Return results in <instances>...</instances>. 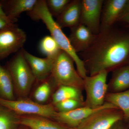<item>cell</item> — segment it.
Segmentation results:
<instances>
[{
    "instance_id": "1",
    "label": "cell",
    "mask_w": 129,
    "mask_h": 129,
    "mask_svg": "<svg viewBox=\"0 0 129 129\" xmlns=\"http://www.w3.org/2000/svg\"><path fill=\"white\" fill-rule=\"evenodd\" d=\"M78 55L89 76L115 70L129 60V30L117 29L114 24L102 29L89 47Z\"/></svg>"
},
{
    "instance_id": "2",
    "label": "cell",
    "mask_w": 129,
    "mask_h": 129,
    "mask_svg": "<svg viewBox=\"0 0 129 129\" xmlns=\"http://www.w3.org/2000/svg\"><path fill=\"white\" fill-rule=\"evenodd\" d=\"M29 16L34 20H41L60 49L68 53L73 60L80 75L83 79L87 76V72L84 63L78 53L74 50L68 37L63 32L53 17L50 14L47 7L46 1L38 0L31 11L28 12Z\"/></svg>"
},
{
    "instance_id": "3",
    "label": "cell",
    "mask_w": 129,
    "mask_h": 129,
    "mask_svg": "<svg viewBox=\"0 0 129 129\" xmlns=\"http://www.w3.org/2000/svg\"><path fill=\"white\" fill-rule=\"evenodd\" d=\"M22 49L16 53L6 65L13 81L15 94L18 96L19 98H27L36 80Z\"/></svg>"
},
{
    "instance_id": "4",
    "label": "cell",
    "mask_w": 129,
    "mask_h": 129,
    "mask_svg": "<svg viewBox=\"0 0 129 129\" xmlns=\"http://www.w3.org/2000/svg\"><path fill=\"white\" fill-rule=\"evenodd\" d=\"M73 58L62 50L54 59L51 76L56 85L69 86L83 90L84 79L74 66Z\"/></svg>"
},
{
    "instance_id": "5",
    "label": "cell",
    "mask_w": 129,
    "mask_h": 129,
    "mask_svg": "<svg viewBox=\"0 0 129 129\" xmlns=\"http://www.w3.org/2000/svg\"><path fill=\"white\" fill-rule=\"evenodd\" d=\"M0 104L19 116H39L52 120L57 112L52 104H40L27 98L12 101L0 98Z\"/></svg>"
},
{
    "instance_id": "6",
    "label": "cell",
    "mask_w": 129,
    "mask_h": 129,
    "mask_svg": "<svg viewBox=\"0 0 129 129\" xmlns=\"http://www.w3.org/2000/svg\"><path fill=\"white\" fill-rule=\"evenodd\" d=\"M108 73L107 71H102L92 76H87L83 79L84 89L86 94L85 106L97 108L104 105L108 91Z\"/></svg>"
},
{
    "instance_id": "7",
    "label": "cell",
    "mask_w": 129,
    "mask_h": 129,
    "mask_svg": "<svg viewBox=\"0 0 129 129\" xmlns=\"http://www.w3.org/2000/svg\"><path fill=\"white\" fill-rule=\"evenodd\" d=\"M26 37L25 32L16 24L0 31V60L21 50Z\"/></svg>"
},
{
    "instance_id": "8",
    "label": "cell",
    "mask_w": 129,
    "mask_h": 129,
    "mask_svg": "<svg viewBox=\"0 0 129 129\" xmlns=\"http://www.w3.org/2000/svg\"><path fill=\"white\" fill-rule=\"evenodd\" d=\"M106 109H118L112 104L106 102L103 106L97 108L84 106L67 112H57L52 120L69 128L75 129L90 115Z\"/></svg>"
},
{
    "instance_id": "9",
    "label": "cell",
    "mask_w": 129,
    "mask_h": 129,
    "mask_svg": "<svg viewBox=\"0 0 129 129\" xmlns=\"http://www.w3.org/2000/svg\"><path fill=\"white\" fill-rule=\"evenodd\" d=\"M117 109H106L90 115L75 129H111L123 117Z\"/></svg>"
},
{
    "instance_id": "10",
    "label": "cell",
    "mask_w": 129,
    "mask_h": 129,
    "mask_svg": "<svg viewBox=\"0 0 129 129\" xmlns=\"http://www.w3.org/2000/svg\"><path fill=\"white\" fill-rule=\"evenodd\" d=\"M104 0H81L80 23L97 35L101 30V18Z\"/></svg>"
},
{
    "instance_id": "11",
    "label": "cell",
    "mask_w": 129,
    "mask_h": 129,
    "mask_svg": "<svg viewBox=\"0 0 129 129\" xmlns=\"http://www.w3.org/2000/svg\"><path fill=\"white\" fill-rule=\"evenodd\" d=\"M22 51L36 80L43 82L51 76L55 58H42L30 54L23 48Z\"/></svg>"
},
{
    "instance_id": "12",
    "label": "cell",
    "mask_w": 129,
    "mask_h": 129,
    "mask_svg": "<svg viewBox=\"0 0 129 129\" xmlns=\"http://www.w3.org/2000/svg\"><path fill=\"white\" fill-rule=\"evenodd\" d=\"M129 1H104L101 18V30L111 27L118 22L126 8Z\"/></svg>"
},
{
    "instance_id": "13",
    "label": "cell",
    "mask_w": 129,
    "mask_h": 129,
    "mask_svg": "<svg viewBox=\"0 0 129 129\" xmlns=\"http://www.w3.org/2000/svg\"><path fill=\"white\" fill-rule=\"evenodd\" d=\"M70 29L68 38L74 50L78 55L89 47L96 35L82 24H79Z\"/></svg>"
},
{
    "instance_id": "14",
    "label": "cell",
    "mask_w": 129,
    "mask_h": 129,
    "mask_svg": "<svg viewBox=\"0 0 129 129\" xmlns=\"http://www.w3.org/2000/svg\"><path fill=\"white\" fill-rule=\"evenodd\" d=\"M38 0H6L0 1L8 18L15 23L24 12L33 10Z\"/></svg>"
},
{
    "instance_id": "15",
    "label": "cell",
    "mask_w": 129,
    "mask_h": 129,
    "mask_svg": "<svg viewBox=\"0 0 129 129\" xmlns=\"http://www.w3.org/2000/svg\"><path fill=\"white\" fill-rule=\"evenodd\" d=\"M81 0H72L60 16L56 22L61 28H70L80 23Z\"/></svg>"
},
{
    "instance_id": "16",
    "label": "cell",
    "mask_w": 129,
    "mask_h": 129,
    "mask_svg": "<svg viewBox=\"0 0 129 129\" xmlns=\"http://www.w3.org/2000/svg\"><path fill=\"white\" fill-rule=\"evenodd\" d=\"M20 124L30 129H75L55 120L36 116H19Z\"/></svg>"
},
{
    "instance_id": "17",
    "label": "cell",
    "mask_w": 129,
    "mask_h": 129,
    "mask_svg": "<svg viewBox=\"0 0 129 129\" xmlns=\"http://www.w3.org/2000/svg\"><path fill=\"white\" fill-rule=\"evenodd\" d=\"M108 85V90L111 93L122 92L129 89V65L115 70Z\"/></svg>"
},
{
    "instance_id": "18",
    "label": "cell",
    "mask_w": 129,
    "mask_h": 129,
    "mask_svg": "<svg viewBox=\"0 0 129 129\" xmlns=\"http://www.w3.org/2000/svg\"><path fill=\"white\" fill-rule=\"evenodd\" d=\"M0 98L6 100L16 99L14 84L6 66L0 64Z\"/></svg>"
},
{
    "instance_id": "19",
    "label": "cell",
    "mask_w": 129,
    "mask_h": 129,
    "mask_svg": "<svg viewBox=\"0 0 129 129\" xmlns=\"http://www.w3.org/2000/svg\"><path fill=\"white\" fill-rule=\"evenodd\" d=\"M106 102L111 103L120 110L123 116L129 119V89L124 91L107 94Z\"/></svg>"
},
{
    "instance_id": "20",
    "label": "cell",
    "mask_w": 129,
    "mask_h": 129,
    "mask_svg": "<svg viewBox=\"0 0 129 129\" xmlns=\"http://www.w3.org/2000/svg\"><path fill=\"white\" fill-rule=\"evenodd\" d=\"M52 96L53 105L59 102L69 99L84 101L82 90L69 86L60 85Z\"/></svg>"
},
{
    "instance_id": "21",
    "label": "cell",
    "mask_w": 129,
    "mask_h": 129,
    "mask_svg": "<svg viewBox=\"0 0 129 129\" xmlns=\"http://www.w3.org/2000/svg\"><path fill=\"white\" fill-rule=\"evenodd\" d=\"M19 115L0 104V129H18Z\"/></svg>"
},
{
    "instance_id": "22",
    "label": "cell",
    "mask_w": 129,
    "mask_h": 129,
    "mask_svg": "<svg viewBox=\"0 0 129 129\" xmlns=\"http://www.w3.org/2000/svg\"><path fill=\"white\" fill-rule=\"evenodd\" d=\"M40 50L46 57L55 58L61 50L60 47L51 36H46L42 39L39 44Z\"/></svg>"
},
{
    "instance_id": "23",
    "label": "cell",
    "mask_w": 129,
    "mask_h": 129,
    "mask_svg": "<svg viewBox=\"0 0 129 129\" xmlns=\"http://www.w3.org/2000/svg\"><path fill=\"white\" fill-rule=\"evenodd\" d=\"M52 80L51 75L46 80L42 82L34 93L35 101L42 104L47 101L51 95Z\"/></svg>"
},
{
    "instance_id": "24",
    "label": "cell",
    "mask_w": 129,
    "mask_h": 129,
    "mask_svg": "<svg viewBox=\"0 0 129 129\" xmlns=\"http://www.w3.org/2000/svg\"><path fill=\"white\" fill-rule=\"evenodd\" d=\"M71 0H47V7L50 14L56 18L62 13Z\"/></svg>"
},
{
    "instance_id": "25",
    "label": "cell",
    "mask_w": 129,
    "mask_h": 129,
    "mask_svg": "<svg viewBox=\"0 0 129 129\" xmlns=\"http://www.w3.org/2000/svg\"><path fill=\"white\" fill-rule=\"evenodd\" d=\"M53 106L58 112L64 113L83 107L85 106V103L84 101L69 99L59 102Z\"/></svg>"
},
{
    "instance_id": "26",
    "label": "cell",
    "mask_w": 129,
    "mask_h": 129,
    "mask_svg": "<svg viewBox=\"0 0 129 129\" xmlns=\"http://www.w3.org/2000/svg\"><path fill=\"white\" fill-rule=\"evenodd\" d=\"M16 25L9 19L0 17V31Z\"/></svg>"
},
{
    "instance_id": "27",
    "label": "cell",
    "mask_w": 129,
    "mask_h": 129,
    "mask_svg": "<svg viewBox=\"0 0 129 129\" xmlns=\"http://www.w3.org/2000/svg\"><path fill=\"white\" fill-rule=\"evenodd\" d=\"M118 21L125 23L129 25V1L124 11L119 18Z\"/></svg>"
},
{
    "instance_id": "28",
    "label": "cell",
    "mask_w": 129,
    "mask_h": 129,
    "mask_svg": "<svg viewBox=\"0 0 129 129\" xmlns=\"http://www.w3.org/2000/svg\"><path fill=\"white\" fill-rule=\"evenodd\" d=\"M111 129H128L126 126L120 123V121L115 124Z\"/></svg>"
},
{
    "instance_id": "29",
    "label": "cell",
    "mask_w": 129,
    "mask_h": 129,
    "mask_svg": "<svg viewBox=\"0 0 129 129\" xmlns=\"http://www.w3.org/2000/svg\"><path fill=\"white\" fill-rule=\"evenodd\" d=\"M0 17H2L5 18H7L9 19L8 18L6 15V13H5V12L4 11V10H3V8L2 5L1 3H0ZM9 20H10V19H9ZM10 21H11V20H10Z\"/></svg>"
},
{
    "instance_id": "30",
    "label": "cell",
    "mask_w": 129,
    "mask_h": 129,
    "mask_svg": "<svg viewBox=\"0 0 129 129\" xmlns=\"http://www.w3.org/2000/svg\"><path fill=\"white\" fill-rule=\"evenodd\" d=\"M28 128L27 127H25V126H23V125H21V126L18 129H28Z\"/></svg>"
},
{
    "instance_id": "31",
    "label": "cell",
    "mask_w": 129,
    "mask_h": 129,
    "mask_svg": "<svg viewBox=\"0 0 129 129\" xmlns=\"http://www.w3.org/2000/svg\"><path fill=\"white\" fill-rule=\"evenodd\" d=\"M128 120H129V119H128Z\"/></svg>"
}]
</instances>
